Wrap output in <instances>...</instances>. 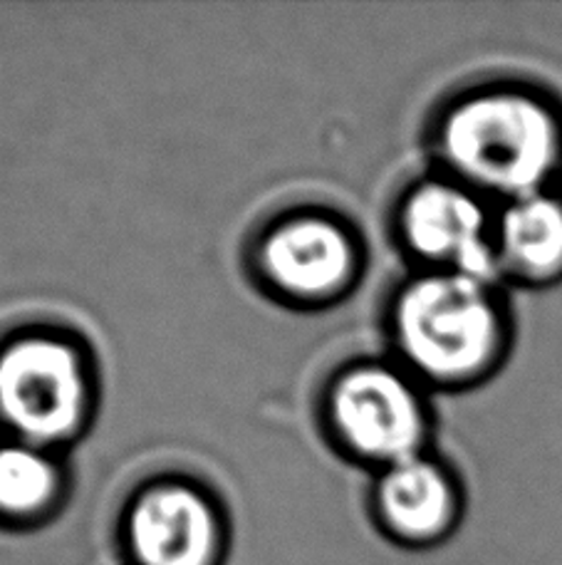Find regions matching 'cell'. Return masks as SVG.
<instances>
[{
  "label": "cell",
  "mask_w": 562,
  "mask_h": 565,
  "mask_svg": "<svg viewBox=\"0 0 562 565\" xmlns=\"http://www.w3.org/2000/svg\"><path fill=\"white\" fill-rule=\"evenodd\" d=\"M451 179L500 204L562 186V97L528 79L468 89L436 132Z\"/></svg>",
  "instance_id": "obj_1"
},
{
  "label": "cell",
  "mask_w": 562,
  "mask_h": 565,
  "mask_svg": "<svg viewBox=\"0 0 562 565\" xmlns=\"http://www.w3.org/2000/svg\"><path fill=\"white\" fill-rule=\"evenodd\" d=\"M395 335L417 375L466 387L494 375L514 342V316L500 282L429 270L395 302Z\"/></svg>",
  "instance_id": "obj_2"
},
{
  "label": "cell",
  "mask_w": 562,
  "mask_h": 565,
  "mask_svg": "<svg viewBox=\"0 0 562 565\" xmlns=\"http://www.w3.org/2000/svg\"><path fill=\"white\" fill-rule=\"evenodd\" d=\"M89 412V372L55 335L18 338L0 352V419L28 444L65 441Z\"/></svg>",
  "instance_id": "obj_3"
},
{
  "label": "cell",
  "mask_w": 562,
  "mask_h": 565,
  "mask_svg": "<svg viewBox=\"0 0 562 565\" xmlns=\"http://www.w3.org/2000/svg\"><path fill=\"white\" fill-rule=\"evenodd\" d=\"M329 422L347 449L391 463L424 454L429 415L414 382L385 365L343 372L329 390Z\"/></svg>",
  "instance_id": "obj_4"
},
{
  "label": "cell",
  "mask_w": 562,
  "mask_h": 565,
  "mask_svg": "<svg viewBox=\"0 0 562 565\" xmlns=\"http://www.w3.org/2000/svg\"><path fill=\"white\" fill-rule=\"evenodd\" d=\"M411 254L431 270L504 282L496 260V214L488 199L456 179H431L409 191L399 216Z\"/></svg>",
  "instance_id": "obj_5"
},
{
  "label": "cell",
  "mask_w": 562,
  "mask_h": 565,
  "mask_svg": "<svg viewBox=\"0 0 562 565\" xmlns=\"http://www.w3.org/2000/svg\"><path fill=\"white\" fill-rule=\"evenodd\" d=\"M260 266L273 286L298 300L337 296L353 278V238L333 218L293 216L270 231L260 246Z\"/></svg>",
  "instance_id": "obj_6"
},
{
  "label": "cell",
  "mask_w": 562,
  "mask_h": 565,
  "mask_svg": "<svg viewBox=\"0 0 562 565\" xmlns=\"http://www.w3.org/2000/svg\"><path fill=\"white\" fill-rule=\"evenodd\" d=\"M127 533L142 565H210L218 519L204 493L186 483H156L132 503Z\"/></svg>",
  "instance_id": "obj_7"
},
{
  "label": "cell",
  "mask_w": 562,
  "mask_h": 565,
  "mask_svg": "<svg viewBox=\"0 0 562 565\" xmlns=\"http://www.w3.org/2000/svg\"><path fill=\"white\" fill-rule=\"evenodd\" d=\"M494 241L500 280L526 288L562 282V186L500 204Z\"/></svg>",
  "instance_id": "obj_8"
},
{
  "label": "cell",
  "mask_w": 562,
  "mask_h": 565,
  "mask_svg": "<svg viewBox=\"0 0 562 565\" xmlns=\"http://www.w3.org/2000/svg\"><path fill=\"white\" fill-rule=\"evenodd\" d=\"M387 526L409 541H434L454 526L458 489L451 473L426 454L391 463L377 487Z\"/></svg>",
  "instance_id": "obj_9"
},
{
  "label": "cell",
  "mask_w": 562,
  "mask_h": 565,
  "mask_svg": "<svg viewBox=\"0 0 562 565\" xmlns=\"http://www.w3.org/2000/svg\"><path fill=\"white\" fill-rule=\"evenodd\" d=\"M60 473L33 444L0 447V513L33 516L53 501Z\"/></svg>",
  "instance_id": "obj_10"
}]
</instances>
